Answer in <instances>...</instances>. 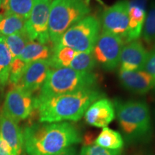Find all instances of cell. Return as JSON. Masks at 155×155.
Returning <instances> with one entry per match:
<instances>
[{
    "label": "cell",
    "instance_id": "1",
    "mask_svg": "<svg viewBox=\"0 0 155 155\" xmlns=\"http://www.w3.org/2000/svg\"><path fill=\"white\" fill-rule=\"evenodd\" d=\"M22 134L27 155H55L82 141L80 131L68 121L35 124Z\"/></svg>",
    "mask_w": 155,
    "mask_h": 155
},
{
    "label": "cell",
    "instance_id": "2",
    "mask_svg": "<svg viewBox=\"0 0 155 155\" xmlns=\"http://www.w3.org/2000/svg\"><path fill=\"white\" fill-rule=\"evenodd\" d=\"M103 97L100 91L92 88L36 101L39 120L41 123L77 121L93 103Z\"/></svg>",
    "mask_w": 155,
    "mask_h": 155
},
{
    "label": "cell",
    "instance_id": "3",
    "mask_svg": "<svg viewBox=\"0 0 155 155\" xmlns=\"http://www.w3.org/2000/svg\"><path fill=\"white\" fill-rule=\"evenodd\" d=\"M115 113L126 140L131 143L147 142L152 135L150 109L144 101L115 100Z\"/></svg>",
    "mask_w": 155,
    "mask_h": 155
},
{
    "label": "cell",
    "instance_id": "4",
    "mask_svg": "<svg viewBox=\"0 0 155 155\" xmlns=\"http://www.w3.org/2000/svg\"><path fill=\"white\" fill-rule=\"evenodd\" d=\"M98 77L94 73H83L71 68H50L36 101L95 88Z\"/></svg>",
    "mask_w": 155,
    "mask_h": 155
},
{
    "label": "cell",
    "instance_id": "5",
    "mask_svg": "<svg viewBox=\"0 0 155 155\" xmlns=\"http://www.w3.org/2000/svg\"><path fill=\"white\" fill-rule=\"evenodd\" d=\"M91 9L86 0H53L50 9V41L53 48L71 27L88 16Z\"/></svg>",
    "mask_w": 155,
    "mask_h": 155
},
{
    "label": "cell",
    "instance_id": "6",
    "mask_svg": "<svg viewBox=\"0 0 155 155\" xmlns=\"http://www.w3.org/2000/svg\"><path fill=\"white\" fill-rule=\"evenodd\" d=\"M101 28L99 19L88 15L69 28L53 48L68 47L77 52L92 53L100 35Z\"/></svg>",
    "mask_w": 155,
    "mask_h": 155
},
{
    "label": "cell",
    "instance_id": "7",
    "mask_svg": "<svg viewBox=\"0 0 155 155\" xmlns=\"http://www.w3.org/2000/svg\"><path fill=\"white\" fill-rule=\"evenodd\" d=\"M124 45V43L119 37L102 31L92 51L96 65L104 71L115 70L119 65Z\"/></svg>",
    "mask_w": 155,
    "mask_h": 155
},
{
    "label": "cell",
    "instance_id": "8",
    "mask_svg": "<svg viewBox=\"0 0 155 155\" xmlns=\"http://www.w3.org/2000/svg\"><path fill=\"white\" fill-rule=\"evenodd\" d=\"M52 0H33V6L25 24V32L31 41L42 44L50 42V9Z\"/></svg>",
    "mask_w": 155,
    "mask_h": 155
},
{
    "label": "cell",
    "instance_id": "9",
    "mask_svg": "<svg viewBox=\"0 0 155 155\" xmlns=\"http://www.w3.org/2000/svg\"><path fill=\"white\" fill-rule=\"evenodd\" d=\"M129 0H119L104 11L101 19L102 31L119 37L126 42L129 28Z\"/></svg>",
    "mask_w": 155,
    "mask_h": 155
},
{
    "label": "cell",
    "instance_id": "10",
    "mask_svg": "<svg viewBox=\"0 0 155 155\" xmlns=\"http://www.w3.org/2000/svg\"><path fill=\"white\" fill-rule=\"evenodd\" d=\"M36 108V98L18 86H13L6 95L3 111L17 123L27 119Z\"/></svg>",
    "mask_w": 155,
    "mask_h": 155
},
{
    "label": "cell",
    "instance_id": "11",
    "mask_svg": "<svg viewBox=\"0 0 155 155\" xmlns=\"http://www.w3.org/2000/svg\"><path fill=\"white\" fill-rule=\"evenodd\" d=\"M149 51L140 40L127 43L122 49L119 61V71H137L144 70Z\"/></svg>",
    "mask_w": 155,
    "mask_h": 155
},
{
    "label": "cell",
    "instance_id": "12",
    "mask_svg": "<svg viewBox=\"0 0 155 155\" xmlns=\"http://www.w3.org/2000/svg\"><path fill=\"white\" fill-rule=\"evenodd\" d=\"M50 69L49 61H39L28 63L22 78L15 86L33 94L42 88Z\"/></svg>",
    "mask_w": 155,
    "mask_h": 155
},
{
    "label": "cell",
    "instance_id": "13",
    "mask_svg": "<svg viewBox=\"0 0 155 155\" xmlns=\"http://www.w3.org/2000/svg\"><path fill=\"white\" fill-rule=\"evenodd\" d=\"M114 103L106 98L96 101L84 114L85 120L88 125L97 128L107 127L115 119Z\"/></svg>",
    "mask_w": 155,
    "mask_h": 155
},
{
    "label": "cell",
    "instance_id": "14",
    "mask_svg": "<svg viewBox=\"0 0 155 155\" xmlns=\"http://www.w3.org/2000/svg\"><path fill=\"white\" fill-rule=\"evenodd\" d=\"M0 136L7 143L12 155H22L23 134L18 123L5 111L0 112Z\"/></svg>",
    "mask_w": 155,
    "mask_h": 155
},
{
    "label": "cell",
    "instance_id": "15",
    "mask_svg": "<svg viewBox=\"0 0 155 155\" xmlns=\"http://www.w3.org/2000/svg\"><path fill=\"white\" fill-rule=\"evenodd\" d=\"M119 79L121 86L133 94L143 95L155 88V83L146 71H119Z\"/></svg>",
    "mask_w": 155,
    "mask_h": 155
},
{
    "label": "cell",
    "instance_id": "16",
    "mask_svg": "<svg viewBox=\"0 0 155 155\" xmlns=\"http://www.w3.org/2000/svg\"><path fill=\"white\" fill-rule=\"evenodd\" d=\"M147 15V9L129 3V28L125 43H129L139 38L142 33L143 27Z\"/></svg>",
    "mask_w": 155,
    "mask_h": 155
},
{
    "label": "cell",
    "instance_id": "17",
    "mask_svg": "<svg viewBox=\"0 0 155 155\" xmlns=\"http://www.w3.org/2000/svg\"><path fill=\"white\" fill-rule=\"evenodd\" d=\"M53 54V47L36 41L29 42L19 55L26 63L39 61H49Z\"/></svg>",
    "mask_w": 155,
    "mask_h": 155
},
{
    "label": "cell",
    "instance_id": "18",
    "mask_svg": "<svg viewBox=\"0 0 155 155\" xmlns=\"http://www.w3.org/2000/svg\"><path fill=\"white\" fill-rule=\"evenodd\" d=\"M33 6V0H1L0 15H17L28 19Z\"/></svg>",
    "mask_w": 155,
    "mask_h": 155
},
{
    "label": "cell",
    "instance_id": "19",
    "mask_svg": "<svg viewBox=\"0 0 155 155\" xmlns=\"http://www.w3.org/2000/svg\"><path fill=\"white\" fill-rule=\"evenodd\" d=\"M95 144L110 150H119L123 148L124 140L121 134L108 127L103 128Z\"/></svg>",
    "mask_w": 155,
    "mask_h": 155
},
{
    "label": "cell",
    "instance_id": "20",
    "mask_svg": "<svg viewBox=\"0 0 155 155\" xmlns=\"http://www.w3.org/2000/svg\"><path fill=\"white\" fill-rule=\"evenodd\" d=\"M27 19L17 15H9L0 19V36H9L11 35L25 32Z\"/></svg>",
    "mask_w": 155,
    "mask_h": 155
},
{
    "label": "cell",
    "instance_id": "21",
    "mask_svg": "<svg viewBox=\"0 0 155 155\" xmlns=\"http://www.w3.org/2000/svg\"><path fill=\"white\" fill-rule=\"evenodd\" d=\"M78 52L68 47H57L53 48V54L49 59L50 68H69L71 62Z\"/></svg>",
    "mask_w": 155,
    "mask_h": 155
},
{
    "label": "cell",
    "instance_id": "22",
    "mask_svg": "<svg viewBox=\"0 0 155 155\" xmlns=\"http://www.w3.org/2000/svg\"><path fill=\"white\" fill-rule=\"evenodd\" d=\"M1 37L9 49L12 60L19 58L27 44L31 41L26 32Z\"/></svg>",
    "mask_w": 155,
    "mask_h": 155
},
{
    "label": "cell",
    "instance_id": "23",
    "mask_svg": "<svg viewBox=\"0 0 155 155\" xmlns=\"http://www.w3.org/2000/svg\"><path fill=\"white\" fill-rule=\"evenodd\" d=\"M12 61L9 49L0 36V89L9 82L10 65Z\"/></svg>",
    "mask_w": 155,
    "mask_h": 155
},
{
    "label": "cell",
    "instance_id": "24",
    "mask_svg": "<svg viewBox=\"0 0 155 155\" xmlns=\"http://www.w3.org/2000/svg\"><path fill=\"white\" fill-rule=\"evenodd\" d=\"M96 63L92 53H82L78 52L71 62V68L78 72L91 73Z\"/></svg>",
    "mask_w": 155,
    "mask_h": 155
},
{
    "label": "cell",
    "instance_id": "25",
    "mask_svg": "<svg viewBox=\"0 0 155 155\" xmlns=\"http://www.w3.org/2000/svg\"><path fill=\"white\" fill-rule=\"evenodd\" d=\"M142 37L147 44H155V0L151 2L150 8L147 12L143 27Z\"/></svg>",
    "mask_w": 155,
    "mask_h": 155
},
{
    "label": "cell",
    "instance_id": "26",
    "mask_svg": "<svg viewBox=\"0 0 155 155\" xmlns=\"http://www.w3.org/2000/svg\"><path fill=\"white\" fill-rule=\"evenodd\" d=\"M27 65L28 63H25L19 58H15L12 61L10 69H9V82L12 84V86L17 84V83L20 80L26 69Z\"/></svg>",
    "mask_w": 155,
    "mask_h": 155
},
{
    "label": "cell",
    "instance_id": "27",
    "mask_svg": "<svg viewBox=\"0 0 155 155\" xmlns=\"http://www.w3.org/2000/svg\"><path fill=\"white\" fill-rule=\"evenodd\" d=\"M78 155H122V152L121 150H110L96 144H93L83 147Z\"/></svg>",
    "mask_w": 155,
    "mask_h": 155
},
{
    "label": "cell",
    "instance_id": "28",
    "mask_svg": "<svg viewBox=\"0 0 155 155\" xmlns=\"http://www.w3.org/2000/svg\"><path fill=\"white\" fill-rule=\"evenodd\" d=\"M144 71L151 75L155 83V44L151 51H149Z\"/></svg>",
    "mask_w": 155,
    "mask_h": 155
},
{
    "label": "cell",
    "instance_id": "29",
    "mask_svg": "<svg viewBox=\"0 0 155 155\" xmlns=\"http://www.w3.org/2000/svg\"><path fill=\"white\" fill-rule=\"evenodd\" d=\"M0 155H12L9 146L3 140L1 136H0Z\"/></svg>",
    "mask_w": 155,
    "mask_h": 155
},
{
    "label": "cell",
    "instance_id": "30",
    "mask_svg": "<svg viewBox=\"0 0 155 155\" xmlns=\"http://www.w3.org/2000/svg\"><path fill=\"white\" fill-rule=\"evenodd\" d=\"M129 3L130 5L138 6V7L147 9L148 0H131L129 2Z\"/></svg>",
    "mask_w": 155,
    "mask_h": 155
},
{
    "label": "cell",
    "instance_id": "31",
    "mask_svg": "<svg viewBox=\"0 0 155 155\" xmlns=\"http://www.w3.org/2000/svg\"><path fill=\"white\" fill-rule=\"evenodd\" d=\"M55 155H78L77 154V150L76 148L74 146L69 147V148L66 149L63 152L58 153V154Z\"/></svg>",
    "mask_w": 155,
    "mask_h": 155
},
{
    "label": "cell",
    "instance_id": "32",
    "mask_svg": "<svg viewBox=\"0 0 155 155\" xmlns=\"http://www.w3.org/2000/svg\"><path fill=\"white\" fill-rule=\"evenodd\" d=\"M96 1L98 2H99L101 5H104V2H103L101 0H96ZM90 2H91V0H86V4H87V5H89V3H90Z\"/></svg>",
    "mask_w": 155,
    "mask_h": 155
},
{
    "label": "cell",
    "instance_id": "33",
    "mask_svg": "<svg viewBox=\"0 0 155 155\" xmlns=\"http://www.w3.org/2000/svg\"><path fill=\"white\" fill-rule=\"evenodd\" d=\"M1 17H2V16H1V15H0V19H1Z\"/></svg>",
    "mask_w": 155,
    "mask_h": 155
},
{
    "label": "cell",
    "instance_id": "34",
    "mask_svg": "<svg viewBox=\"0 0 155 155\" xmlns=\"http://www.w3.org/2000/svg\"><path fill=\"white\" fill-rule=\"evenodd\" d=\"M0 4H1V0H0Z\"/></svg>",
    "mask_w": 155,
    "mask_h": 155
}]
</instances>
